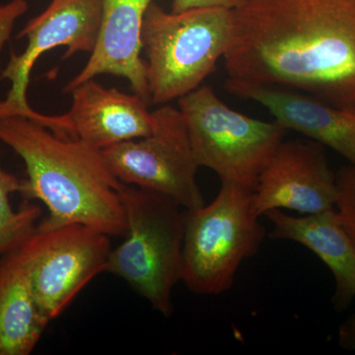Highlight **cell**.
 Returning <instances> with one entry per match:
<instances>
[{
	"mask_svg": "<svg viewBox=\"0 0 355 355\" xmlns=\"http://www.w3.org/2000/svg\"><path fill=\"white\" fill-rule=\"evenodd\" d=\"M245 0H173L172 12L179 13L193 8H219L234 10L244 3Z\"/></svg>",
	"mask_w": 355,
	"mask_h": 355,
	"instance_id": "obj_19",
	"label": "cell"
},
{
	"mask_svg": "<svg viewBox=\"0 0 355 355\" xmlns=\"http://www.w3.org/2000/svg\"><path fill=\"white\" fill-rule=\"evenodd\" d=\"M128 233L112 249L106 272L125 280L164 317L174 312L172 295L182 279L184 209L172 198L121 183Z\"/></svg>",
	"mask_w": 355,
	"mask_h": 355,
	"instance_id": "obj_4",
	"label": "cell"
},
{
	"mask_svg": "<svg viewBox=\"0 0 355 355\" xmlns=\"http://www.w3.org/2000/svg\"><path fill=\"white\" fill-rule=\"evenodd\" d=\"M153 0H102L99 37L88 62L67 85L70 93L79 84L102 74L123 77L133 92L149 103L146 62L141 58V29Z\"/></svg>",
	"mask_w": 355,
	"mask_h": 355,
	"instance_id": "obj_13",
	"label": "cell"
},
{
	"mask_svg": "<svg viewBox=\"0 0 355 355\" xmlns=\"http://www.w3.org/2000/svg\"><path fill=\"white\" fill-rule=\"evenodd\" d=\"M102 20V0H53L36 17L28 21L17 35L27 39L20 55L11 53L1 71L8 79L10 90L0 102V118L19 116L32 108L27 99L30 76L39 58L57 46H65L64 58L77 53H92L99 37Z\"/></svg>",
	"mask_w": 355,
	"mask_h": 355,
	"instance_id": "obj_9",
	"label": "cell"
},
{
	"mask_svg": "<svg viewBox=\"0 0 355 355\" xmlns=\"http://www.w3.org/2000/svg\"><path fill=\"white\" fill-rule=\"evenodd\" d=\"M193 157L221 182L254 191L259 178L287 132L277 121H263L228 107L209 85L178 99Z\"/></svg>",
	"mask_w": 355,
	"mask_h": 355,
	"instance_id": "obj_6",
	"label": "cell"
},
{
	"mask_svg": "<svg viewBox=\"0 0 355 355\" xmlns=\"http://www.w3.org/2000/svg\"><path fill=\"white\" fill-rule=\"evenodd\" d=\"M28 11L27 0H10L0 4V51L10 40L16 22ZM1 70V62H0Z\"/></svg>",
	"mask_w": 355,
	"mask_h": 355,
	"instance_id": "obj_18",
	"label": "cell"
},
{
	"mask_svg": "<svg viewBox=\"0 0 355 355\" xmlns=\"http://www.w3.org/2000/svg\"><path fill=\"white\" fill-rule=\"evenodd\" d=\"M20 252L0 256V355H29L50 323Z\"/></svg>",
	"mask_w": 355,
	"mask_h": 355,
	"instance_id": "obj_15",
	"label": "cell"
},
{
	"mask_svg": "<svg viewBox=\"0 0 355 355\" xmlns=\"http://www.w3.org/2000/svg\"><path fill=\"white\" fill-rule=\"evenodd\" d=\"M70 94L72 104L67 113L48 116L32 108L21 116L99 150L153 132V112L147 108L148 102L139 94L105 87L94 79L79 84Z\"/></svg>",
	"mask_w": 355,
	"mask_h": 355,
	"instance_id": "obj_10",
	"label": "cell"
},
{
	"mask_svg": "<svg viewBox=\"0 0 355 355\" xmlns=\"http://www.w3.org/2000/svg\"><path fill=\"white\" fill-rule=\"evenodd\" d=\"M233 10L219 7L167 12L153 2L141 29L149 103L163 106L200 87L230 42Z\"/></svg>",
	"mask_w": 355,
	"mask_h": 355,
	"instance_id": "obj_3",
	"label": "cell"
},
{
	"mask_svg": "<svg viewBox=\"0 0 355 355\" xmlns=\"http://www.w3.org/2000/svg\"><path fill=\"white\" fill-rule=\"evenodd\" d=\"M252 193L221 182L211 202L186 210L181 282L189 291L205 296L228 291L243 261L258 254L266 231Z\"/></svg>",
	"mask_w": 355,
	"mask_h": 355,
	"instance_id": "obj_5",
	"label": "cell"
},
{
	"mask_svg": "<svg viewBox=\"0 0 355 355\" xmlns=\"http://www.w3.org/2000/svg\"><path fill=\"white\" fill-rule=\"evenodd\" d=\"M265 216L272 223L270 239L298 243L321 259L335 277L334 305L338 311L349 307L355 298V244L336 209L304 216L272 209Z\"/></svg>",
	"mask_w": 355,
	"mask_h": 355,
	"instance_id": "obj_14",
	"label": "cell"
},
{
	"mask_svg": "<svg viewBox=\"0 0 355 355\" xmlns=\"http://www.w3.org/2000/svg\"><path fill=\"white\" fill-rule=\"evenodd\" d=\"M0 142L24 162L27 179L20 195L26 202L40 200L49 210L40 227L80 223L110 237H125L121 182L102 150L22 116L0 118Z\"/></svg>",
	"mask_w": 355,
	"mask_h": 355,
	"instance_id": "obj_2",
	"label": "cell"
},
{
	"mask_svg": "<svg viewBox=\"0 0 355 355\" xmlns=\"http://www.w3.org/2000/svg\"><path fill=\"white\" fill-rule=\"evenodd\" d=\"M340 343L345 349L355 352V314L340 327Z\"/></svg>",
	"mask_w": 355,
	"mask_h": 355,
	"instance_id": "obj_20",
	"label": "cell"
},
{
	"mask_svg": "<svg viewBox=\"0 0 355 355\" xmlns=\"http://www.w3.org/2000/svg\"><path fill=\"white\" fill-rule=\"evenodd\" d=\"M336 178L324 146L316 141H282L252 193L254 212L272 209L302 214L336 209Z\"/></svg>",
	"mask_w": 355,
	"mask_h": 355,
	"instance_id": "obj_11",
	"label": "cell"
},
{
	"mask_svg": "<svg viewBox=\"0 0 355 355\" xmlns=\"http://www.w3.org/2000/svg\"><path fill=\"white\" fill-rule=\"evenodd\" d=\"M336 178V209L355 244V167L345 166Z\"/></svg>",
	"mask_w": 355,
	"mask_h": 355,
	"instance_id": "obj_17",
	"label": "cell"
},
{
	"mask_svg": "<svg viewBox=\"0 0 355 355\" xmlns=\"http://www.w3.org/2000/svg\"><path fill=\"white\" fill-rule=\"evenodd\" d=\"M22 189L23 179L0 168V256L19 249L34 232L42 216L41 207L29 202L13 209L11 195L20 193Z\"/></svg>",
	"mask_w": 355,
	"mask_h": 355,
	"instance_id": "obj_16",
	"label": "cell"
},
{
	"mask_svg": "<svg viewBox=\"0 0 355 355\" xmlns=\"http://www.w3.org/2000/svg\"><path fill=\"white\" fill-rule=\"evenodd\" d=\"M226 91L265 107L277 123L324 146L355 167V111L343 110L301 91L226 79Z\"/></svg>",
	"mask_w": 355,
	"mask_h": 355,
	"instance_id": "obj_12",
	"label": "cell"
},
{
	"mask_svg": "<svg viewBox=\"0 0 355 355\" xmlns=\"http://www.w3.org/2000/svg\"><path fill=\"white\" fill-rule=\"evenodd\" d=\"M224 64L228 78L355 111V0H245Z\"/></svg>",
	"mask_w": 355,
	"mask_h": 355,
	"instance_id": "obj_1",
	"label": "cell"
},
{
	"mask_svg": "<svg viewBox=\"0 0 355 355\" xmlns=\"http://www.w3.org/2000/svg\"><path fill=\"white\" fill-rule=\"evenodd\" d=\"M153 116L151 135L102 150L107 165L121 183L164 195L186 210L200 209L205 205L197 182L200 167L181 112L167 104Z\"/></svg>",
	"mask_w": 355,
	"mask_h": 355,
	"instance_id": "obj_7",
	"label": "cell"
},
{
	"mask_svg": "<svg viewBox=\"0 0 355 355\" xmlns=\"http://www.w3.org/2000/svg\"><path fill=\"white\" fill-rule=\"evenodd\" d=\"M35 297L50 321L57 319L89 282L106 272L110 236L80 223L37 226L18 249Z\"/></svg>",
	"mask_w": 355,
	"mask_h": 355,
	"instance_id": "obj_8",
	"label": "cell"
}]
</instances>
